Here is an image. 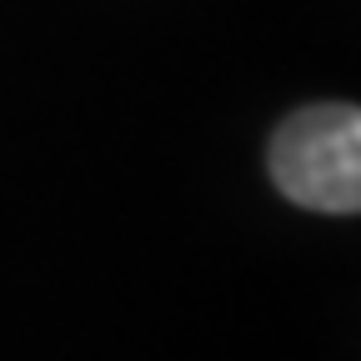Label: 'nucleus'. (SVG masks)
<instances>
[{
  "mask_svg": "<svg viewBox=\"0 0 361 361\" xmlns=\"http://www.w3.org/2000/svg\"><path fill=\"white\" fill-rule=\"evenodd\" d=\"M271 180L306 211L351 216L361 206V111L306 106L271 135Z\"/></svg>",
  "mask_w": 361,
  "mask_h": 361,
  "instance_id": "obj_1",
  "label": "nucleus"
}]
</instances>
